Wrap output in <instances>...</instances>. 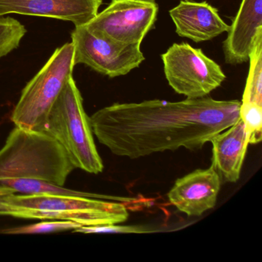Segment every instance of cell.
<instances>
[{"label":"cell","instance_id":"7c38bea8","mask_svg":"<svg viewBox=\"0 0 262 262\" xmlns=\"http://www.w3.org/2000/svg\"><path fill=\"white\" fill-rule=\"evenodd\" d=\"M170 17L176 26V32L181 37L194 42L211 40L229 30L217 9L206 1L195 2L182 0L169 11Z\"/></svg>","mask_w":262,"mask_h":262},{"label":"cell","instance_id":"e0dca14e","mask_svg":"<svg viewBox=\"0 0 262 262\" xmlns=\"http://www.w3.org/2000/svg\"><path fill=\"white\" fill-rule=\"evenodd\" d=\"M79 227H81L80 225L70 221L49 220L33 225L7 228L2 230L0 233L7 234H46L59 231H75Z\"/></svg>","mask_w":262,"mask_h":262},{"label":"cell","instance_id":"9a60e30c","mask_svg":"<svg viewBox=\"0 0 262 262\" xmlns=\"http://www.w3.org/2000/svg\"><path fill=\"white\" fill-rule=\"evenodd\" d=\"M27 29L16 19L0 16V59L20 45Z\"/></svg>","mask_w":262,"mask_h":262},{"label":"cell","instance_id":"7a4b0ae2","mask_svg":"<svg viewBox=\"0 0 262 262\" xmlns=\"http://www.w3.org/2000/svg\"><path fill=\"white\" fill-rule=\"evenodd\" d=\"M75 169L62 145L44 132L15 126L0 149V182L41 181L64 186Z\"/></svg>","mask_w":262,"mask_h":262},{"label":"cell","instance_id":"6da1fadb","mask_svg":"<svg viewBox=\"0 0 262 262\" xmlns=\"http://www.w3.org/2000/svg\"><path fill=\"white\" fill-rule=\"evenodd\" d=\"M241 102L210 97L114 103L90 119L93 135L115 156L136 159L185 148L201 149L240 119Z\"/></svg>","mask_w":262,"mask_h":262},{"label":"cell","instance_id":"5bb4252c","mask_svg":"<svg viewBox=\"0 0 262 262\" xmlns=\"http://www.w3.org/2000/svg\"><path fill=\"white\" fill-rule=\"evenodd\" d=\"M248 61L249 72L242 102L262 106V36L256 42Z\"/></svg>","mask_w":262,"mask_h":262},{"label":"cell","instance_id":"9c48e42d","mask_svg":"<svg viewBox=\"0 0 262 262\" xmlns=\"http://www.w3.org/2000/svg\"><path fill=\"white\" fill-rule=\"evenodd\" d=\"M102 0H0V16L26 15L88 24L99 13Z\"/></svg>","mask_w":262,"mask_h":262},{"label":"cell","instance_id":"4fadbf2b","mask_svg":"<svg viewBox=\"0 0 262 262\" xmlns=\"http://www.w3.org/2000/svg\"><path fill=\"white\" fill-rule=\"evenodd\" d=\"M210 142L212 145L211 166L217 171L221 181L237 182L249 144L248 133L242 119L217 133L211 138Z\"/></svg>","mask_w":262,"mask_h":262},{"label":"cell","instance_id":"277c9868","mask_svg":"<svg viewBox=\"0 0 262 262\" xmlns=\"http://www.w3.org/2000/svg\"><path fill=\"white\" fill-rule=\"evenodd\" d=\"M43 132L62 145L76 169L95 174L103 171L90 119L73 77L69 79L52 107Z\"/></svg>","mask_w":262,"mask_h":262},{"label":"cell","instance_id":"8fae6325","mask_svg":"<svg viewBox=\"0 0 262 262\" xmlns=\"http://www.w3.org/2000/svg\"><path fill=\"white\" fill-rule=\"evenodd\" d=\"M262 36V0H242L237 15L223 42L225 62L239 65L249 60Z\"/></svg>","mask_w":262,"mask_h":262},{"label":"cell","instance_id":"30bf717a","mask_svg":"<svg viewBox=\"0 0 262 262\" xmlns=\"http://www.w3.org/2000/svg\"><path fill=\"white\" fill-rule=\"evenodd\" d=\"M221 179L212 166L177 179L168 193L171 205L188 216H201L215 206Z\"/></svg>","mask_w":262,"mask_h":262},{"label":"cell","instance_id":"ac0fdd59","mask_svg":"<svg viewBox=\"0 0 262 262\" xmlns=\"http://www.w3.org/2000/svg\"><path fill=\"white\" fill-rule=\"evenodd\" d=\"M93 225V226H82L75 230L74 232L85 233H113V234H142L151 232L149 230L142 226L136 225Z\"/></svg>","mask_w":262,"mask_h":262},{"label":"cell","instance_id":"ba28073f","mask_svg":"<svg viewBox=\"0 0 262 262\" xmlns=\"http://www.w3.org/2000/svg\"><path fill=\"white\" fill-rule=\"evenodd\" d=\"M156 0H112L85 27L115 42L141 45L157 19Z\"/></svg>","mask_w":262,"mask_h":262},{"label":"cell","instance_id":"8992f818","mask_svg":"<svg viewBox=\"0 0 262 262\" xmlns=\"http://www.w3.org/2000/svg\"><path fill=\"white\" fill-rule=\"evenodd\" d=\"M161 58L168 85L187 99L206 97L226 79L217 62L186 42L173 44Z\"/></svg>","mask_w":262,"mask_h":262},{"label":"cell","instance_id":"5b68a950","mask_svg":"<svg viewBox=\"0 0 262 262\" xmlns=\"http://www.w3.org/2000/svg\"><path fill=\"white\" fill-rule=\"evenodd\" d=\"M72 42L55 50L40 71L23 90L11 115L15 126L43 132L47 117L75 67Z\"/></svg>","mask_w":262,"mask_h":262},{"label":"cell","instance_id":"d6986e66","mask_svg":"<svg viewBox=\"0 0 262 262\" xmlns=\"http://www.w3.org/2000/svg\"><path fill=\"white\" fill-rule=\"evenodd\" d=\"M10 193L13 192L10 191V190L6 189V188L0 187V200H1V198H2L3 196L5 195V194H10Z\"/></svg>","mask_w":262,"mask_h":262},{"label":"cell","instance_id":"2e32d148","mask_svg":"<svg viewBox=\"0 0 262 262\" xmlns=\"http://www.w3.org/2000/svg\"><path fill=\"white\" fill-rule=\"evenodd\" d=\"M239 115L248 133V143H259L262 139V106L241 102Z\"/></svg>","mask_w":262,"mask_h":262},{"label":"cell","instance_id":"3957f363","mask_svg":"<svg viewBox=\"0 0 262 262\" xmlns=\"http://www.w3.org/2000/svg\"><path fill=\"white\" fill-rule=\"evenodd\" d=\"M0 215L24 219L70 221L82 226L126 222L125 205L96 198L70 194L10 193L0 200Z\"/></svg>","mask_w":262,"mask_h":262},{"label":"cell","instance_id":"52a82bcc","mask_svg":"<svg viewBox=\"0 0 262 262\" xmlns=\"http://www.w3.org/2000/svg\"><path fill=\"white\" fill-rule=\"evenodd\" d=\"M71 38L75 65L84 64L110 78L128 74L145 59L141 45L115 42L85 25L75 27Z\"/></svg>","mask_w":262,"mask_h":262}]
</instances>
